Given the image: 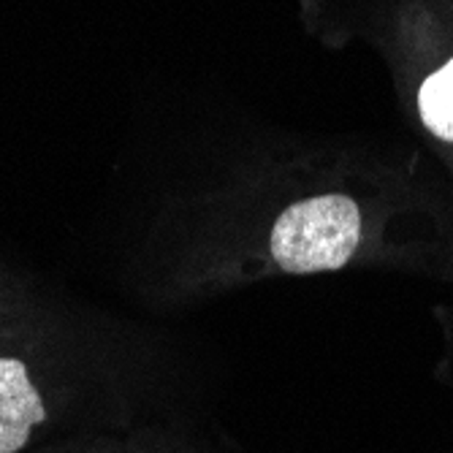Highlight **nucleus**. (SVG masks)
Instances as JSON below:
<instances>
[{"label": "nucleus", "instance_id": "f257e3e1", "mask_svg": "<svg viewBox=\"0 0 453 453\" xmlns=\"http://www.w3.org/2000/svg\"><path fill=\"white\" fill-rule=\"evenodd\" d=\"M361 239L356 201L340 193L304 198L288 207L272 228V256L282 272L312 274L342 269Z\"/></svg>", "mask_w": 453, "mask_h": 453}, {"label": "nucleus", "instance_id": "f03ea898", "mask_svg": "<svg viewBox=\"0 0 453 453\" xmlns=\"http://www.w3.org/2000/svg\"><path fill=\"white\" fill-rule=\"evenodd\" d=\"M47 410L19 358H0V453H17Z\"/></svg>", "mask_w": 453, "mask_h": 453}, {"label": "nucleus", "instance_id": "7ed1b4c3", "mask_svg": "<svg viewBox=\"0 0 453 453\" xmlns=\"http://www.w3.org/2000/svg\"><path fill=\"white\" fill-rule=\"evenodd\" d=\"M418 114L437 139L453 142V58L424 79L418 90Z\"/></svg>", "mask_w": 453, "mask_h": 453}]
</instances>
